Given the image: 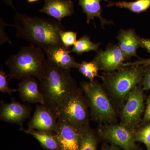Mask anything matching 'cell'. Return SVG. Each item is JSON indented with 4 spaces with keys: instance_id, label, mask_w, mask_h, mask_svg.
<instances>
[{
    "instance_id": "cell-1",
    "label": "cell",
    "mask_w": 150,
    "mask_h": 150,
    "mask_svg": "<svg viewBox=\"0 0 150 150\" xmlns=\"http://www.w3.org/2000/svg\"><path fill=\"white\" fill-rule=\"evenodd\" d=\"M10 26L16 29L17 37L27 40L45 52L52 47L64 46L61 33L65 28L61 22L55 19L31 17L16 12L13 23Z\"/></svg>"
},
{
    "instance_id": "cell-2",
    "label": "cell",
    "mask_w": 150,
    "mask_h": 150,
    "mask_svg": "<svg viewBox=\"0 0 150 150\" xmlns=\"http://www.w3.org/2000/svg\"><path fill=\"white\" fill-rule=\"evenodd\" d=\"M48 60L45 74L38 81L39 88L44 99L43 105L58 116L60 109L78 87L70 70L60 68Z\"/></svg>"
},
{
    "instance_id": "cell-3",
    "label": "cell",
    "mask_w": 150,
    "mask_h": 150,
    "mask_svg": "<svg viewBox=\"0 0 150 150\" xmlns=\"http://www.w3.org/2000/svg\"><path fill=\"white\" fill-rule=\"evenodd\" d=\"M48 58L41 48L30 44L21 47L18 53L12 55L5 62L8 68L9 79H22L33 76L40 81L43 77Z\"/></svg>"
},
{
    "instance_id": "cell-4",
    "label": "cell",
    "mask_w": 150,
    "mask_h": 150,
    "mask_svg": "<svg viewBox=\"0 0 150 150\" xmlns=\"http://www.w3.org/2000/svg\"><path fill=\"white\" fill-rule=\"evenodd\" d=\"M146 68L142 65L122 67L115 71L105 73L101 79L111 97L123 102L134 88L142 84Z\"/></svg>"
},
{
    "instance_id": "cell-5",
    "label": "cell",
    "mask_w": 150,
    "mask_h": 150,
    "mask_svg": "<svg viewBox=\"0 0 150 150\" xmlns=\"http://www.w3.org/2000/svg\"><path fill=\"white\" fill-rule=\"evenodd\" d=\"M81 86L88 101L93 120L105 124L114 123L116 112L102 85L94 81L83 82Z\"/></svg>"
},
{
    "instance_id": "cell-6",
    "label": "cell",
    "mask_w": 150,
    "mask_h": 150,
    "mask_svg": "<svg viewBox=\"0 0 150 150\" xmlns=\"http://www.w3.org/2000/svg\"><path fill=\"white\" fill-rule=\"evenodd\" d=\"M81 88L71 94L59 110L58 117L78 130L89 126V104Z\"/></svg>"
},
{
    "instance_id": "cell-7",
    "label": "cell",
    "mask_w": 150,
    "mask_h": 150,
    "mask_svg": "<svg viewBox=\"0 0 150 150\" xmlns=\"http://www.w3.org/2000/svg\"><path fill=\"white\" fill-rule=\"evenodd\" d=\"M142 85L134 88L126 97L121 114V124L136 131L144 111Z\"/></svg>"
},
{
    "instance_id": "cell-8",
    "label": "cell",
    "mask_w": 150,
    "mask_h": 150,
    "mask_svg": "<svg viewBox=\"0 0 150 150\" xmlns=\"http://www.w3.org/2000/svg\"><path fill=\"white\" fill-rule=\"evenodd\" d=\"M135 131L121 123H111L101 126L98 133L103 139L123 150H137Z\"/></svg>"
},
{
    "instance_id": "cell-9",
    "label": "cell",
    "mask_w": 150,
    "mask_h": 150,
    "mask_svg": "<svg viewBox=\"0 0 150 150\" xmlns=\"http://www.w3.org/2000/svg\"><path fill=\"white\" fill-rule=\"evenodd\" d=\"M58 120V115L48 108L43 105H37L33 116L28 124V129L55 134Z\"/></svg>"
},
{
    "instance_id": "cell-10",
    "label": "cell",
    "mask_w": 150,
    "mask_h": 150,
    "mask_svg": "<svg viewBox=\"0 0 150 150\" xmlns=\"http://www.w3.org/2000/svg\"><path fill=\"white\" fill-rule=\"evenodd\" d=\"M93 60L98 64L100 69L111 72L121 69L126 59L118 45L109 44L104 51H98Z\"/></svg>"
},
{
    "instance_id": "cell-11",
    "label": "cell",
    "mask_w": 150,
    "mask_h": 150,
    "mask_svg": "<svg viewBox=\"0 0 150 150\" xmlns=\"http://www.w3.org/2000/svg\"><path fill=\"white\" fill-rule=\"evenodd\" d=\"M31 108L30 105L22 104L15 99L9 103L1 100L0 119L7 123L21 125L30 116Z\"/></svg>"
},
{
    "instance_id": "cell-12",
    "label": "cell",
    "mask_w": 150,
    "mask_h": 150,
    "mask_svg": "<svg viewBox=\"0 0 150 150\" xmlns=\"http://www.w3.org/2000/svg\"><path fill=\"white\" fill-rule=\"evenodd\" d=\"M55 134L60 144L61 150H79V130L59 117Z\"/></svg>"
},
{
    "instance_id": "cell-13",
    "label": "cell",
    "mask_w": 150,
    "mask_h": 150,
    "mask_svg": "<svg viewBox=\"0 0 150 150\" xmlns=\"http://www.w3.org/2000/svg\"><path fill=\"white\" fill-rule=\"evenodd\" d=\"M38 80L37 78L33 76L28 77L21 80L18 83V91L23 101L28 103L43 104L44 99Z\"/></svg>"
},
{
    "instance_id": "cell-14",
    "label": "cell",
    "mask_w": 150,
    "mask_h": 150,
    "mask_svg": "<svg viewBox=\"0 0 150 150\" xmlns=\"http://www.w3.org/2000/svg\"><path fill=\"white\" fill-rule=\"evenodd\" d=\"M74 6L71 0H45L44 5L39 11L61 22L64 18L72 15Z\"/></svg>"
},
{
    "instance_id": "cell-15",
    "label": "cell",
    "mask_w": 150,
    "mask_h": 150,
    "mask_svg": "<svg viewBox=\"0 0 150 150\" xmlns=\"http://www.w3.org/2000/svg\"><path fill=\"white\" fill-rule=\"evenodd\" d=\"M117 38L118 46L126 59L132 57H138L137 49L140 47V38L135 30H121L118 32Z\"/></svg>"
},
{
    "instance_id": "cell-16",
    "label": "cell",
    "mask_w": 150,
    "mask_h": 150,
    "mask_svg": "<svg viewBox=\"0 0 150 150\" xmlns=\"http://www.w3.org/2000/svg\"><path fill=\"white\" fill-rule=\"evenodd\" d=\"M48 60L62 69L70 70L78 68L79 64L70 55V50L65 46L52 47L45 52Z\"/></svg>"
},
{
    "instance_id": "cell-17",
    "label": "cell",
    "mask_w": 150,
    "mask_h": 150,
    "mask_svg": "<svg viewBox=\"0 0 150 150\" xmlns=\"http://www.w3.org/2000/svg\"><path fill=\"white\" fill-rule=\"evenodd\" d=\"M79 5L82 9L83 12L86 15L87 23L89 24L90 21L93 20L95 18L99 19L101 26L104 27L105 25L109 24L110 22L101 16L102 8L100 6L101 0H78Z\"/></svg>"
},
{
    "instance_id": "cell-18",
    "label": "cell",
    "mask_w": 150,
    "mask_h": 150,
    "mask_svg": "<svg viewBox=\"0 0 150 150\" xmlns=\"http://www.w3.org/2000/svg\"><path fill=\"white\" fill-rule=\"evenodd\" d=\"M20 130L34 137L39 142L41 146L46 150H61L60 144L55 134L25 129L21 126Z\"/></svg>"
},
{
    "instance_id": "cell-19",
    "label": "cell",
    "mask_w": 150,
    "mask_h": 150,
    "mask_svg": "<svg viewBox=\"0 0 150 150\" xmlns=\"http://www.w3.org/2000/svg\"><path fill=\"white\" fill-rule=\"evenodd\" d=\"M106 1L108 4L106 6H115L121 8H126L132 12L140 14L146 11L150 8V0H136L134 1L128 2L126 1Z\"/></svg>"
},
{
    "instance_id": "cell-20",
    "label": "cell",
    "mask_w": 150,
    "mask_h": 150,
    "mask_svg": "<svg viewBox=\"0 0 150 150\" xmlns=\"http://www.w3.org/2000/svg\"><path fill=\"white\" fill-rule=\"evenodd\" d=\"M79 150H96L97 139L89 126L81 129Z\"/></svg>"
},
{
    "instance_id": "cell-21",
    "label": "cell",
    "mask_w": 150,
    "mask_h": 150,
    "mask_svg": "<svg viewBox=\"0 0 150 150\" xmlns=\"http://www.w3.org/2000/svg\"><path fill=\"white\" fill-rule=\"evenodd\" d=\"M100 45V43H94L92 42L89 36L84 35L76 41L70 52H74L77 54H82L90 51L97 52Z\"/></svg>"
},
{
    "instance_id": "cell-22",
    "label": "cell",
    "mask_w": 150,
    "mask_h": 150,
    "mask_svg": "<svg viewBox=\"0 0 150 150\" xmlns=\"http://www.w3.org/2000/svg\"><path fill=\"white\" fill-rule=\"evenodd\" d=\"M78 69L79 72L85 77L88 79L90 81H93L96 77L101 78L98 75V71L100 70L99 66L94 60L90 62L83 61L79 64Z\"/></svg>"
},
{
    "instance_id": "cell-23",
    "label": "cell",
    "mask_w": 150,
    "mask_h": 150,
    "mask_svg": "<svg viewBox=\"0 0 150 150\" xmlns=\"http://www.w3.org/2000/svg\"><path fill=\"white\" fill-rule=\"evenodd\" d=\"M135 138L136 142L143 143L147 150H150V121L144 123L143 126L136 129Z\"/></svg>"
},
{
    "instance_id": "cell-24",
    "label": "cell",
    "mask_w": 150,
    "mask_h": 150,
    "mask_svg": "<svg viewBox=\"0 0 150 150\" xmlns=\"http://www.w3.org/2000/svg\"><path fill=\"white\" fill-rule=\"evenodd\" d=\"M77 33L73 31H63L61 33V39L64 46L67 49L74 46L76 41Z\"/></svg>"
},
{
    "instance_id": "cell-25",
    "label": "cell",
    "mask_w": 150,
    "mask_h": 150,
    "mask_svg": "<svg viewBox=\"0 0 150 150\" xmlns=\"http://www.w3.org/2000/svg\"><path fill=\"white\" fill-rule=\"evenodd\" d=\"M7 77H8V75H6V73L1 69L0 71V91L3 93L11 95L13 92L18 91V89L10 88L8 82L7 81Z\"/></svg>"
},
{
    "instance_id": "cell-26",
    "label": "cell",
    "mask_w": 150,
    "mask_h": 150,
    "mask_svg": "<svg viewBox=\"0 0 150 150\" xmlns=\"http://www.w3.org/2000/svg\"><path fill=\"white\" fill-rule=\"evenodd\" d=\"M10 26V24H8L4 20V19L1 17L0 19V43L1 45H2L4 43L8 42V43L12 44L9 38L8 37L6 33L5 32V27L6 26Z\"/></svg>"
},
{
    "instance_id": "cell-27",
    "label": "cell",
    "mask_w": 150,
    "mask_h": 150,
    "mask_svg": "<svg viewBox=\"0 0 150 150\" xmlns=\"http://www.w3.org/2000/svg\"><path fill=\"white\" fill-rule=\"evenodd\" d=\"M142 85L143 90H150V67L146 68Z\"/></svg>"
},
{
    "instance_id": "cell-28",
    "label": "cell",
    "mask_w": 150,
    "mask_h": 150,
    "mask_svg": "<svg viewBox=\"0 0 150 150\" xmlns=\"http://www.w3.org/2000/svg\"><path fill=\"white\" fill-rule=\"evenodd\" d=\"M142 65L146 67H150V58L146 59H140L138 61L133 62H128L123 63L122 67H129L131 66Z\"/></svg>"
},
{
    "instance_id": "cell-29",
    "label": "cell",
    "mask_w": 150,
    "mask_h": 150,
    "mask_svg": "<svg viewBox=\"0 0 150 150\" xmlns=\"http://www.w3.org/2000/svg\"><path fill=\"white\" fill-rule=\"evenodd\" d=\"M150 121V94L148 96L146 102V107L145 108L144 114L143 122L146 123Z\"/></svg>"
},
{
    "instance_id": "cell-30",
    "label": "cell",
    "mask_w": 150,
    "mask_h": 150,
    "mask_svg": "<svg viewBox=\"0 0 150 150\" xmlns=\"http://www.w3.org/2000/svg\"><path fill=\"white\" fill-rule=\"evenodd\" d=\"M140 47L146 49L150 54V39L141 38L140 40Z\"/></svg>"
},
{
    "instance_id": "cell-31",
    "label": "cell",
    "mask_w": 150,
    "mask_h": 150,
    "mask_svg": "<svg viewBox=\"0 0 150 150\" xmlns=\"http://www.w3.org/2000/svg\"><path fill=\"white\" fill-rule=\"evenodd\" d=\"M3 1L7 6H11L13 8V9L15 10V8L13 5V0H3Z\"/></svg>"
},
{
    "instance_id": "cell-32",
    "label": "cell",
    "mask_w": 150,
    "mask_h": 150,
    "mask_svg": "<svg viewBox=\"0 0 150 150\" xmlns=\"http://www.w3.org/2000/svg\"><path fill=\"white\" fill-rule=\"evenodd\" d=\"M105 150H120L117 147L115 146V145H112V146L108 147Z\"/></svg>"
},
{
    "instance_id": "cell-33",
    "label": "cell",
    "mask_w": 150,
    "mask_h": 150,
    "mask_svg": "<svg viewBox=\"0 0 150 150\" xmlns=\"http://www.w3.org/2000/svg\"><path fill=\"white\" fill-rule=\"evenodd\" d=\"M27 1L29 3H34L37 1L38 0H27Z\"/></svg>"
}]
</instances>
